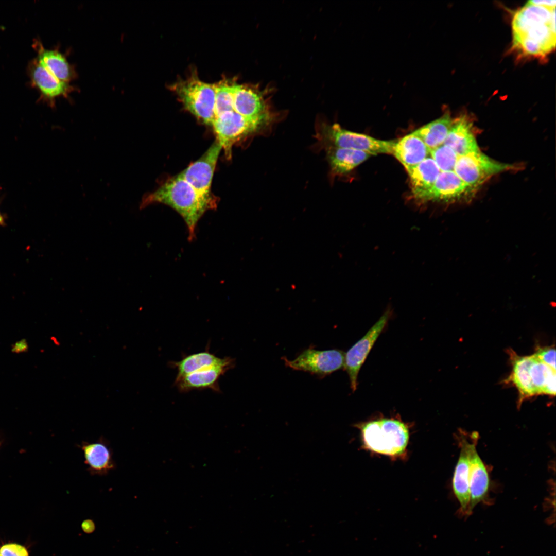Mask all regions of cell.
Wrapping results in <instances>:
<instances>
[{"instance_id": "obj_1", "label": "cell", "mask_w": 556, "mask_h": 556, "mask_svg": "<svg viewBox=\"0 0 556 556\" xmlns=\"http://www.w3.org/2000/svg\"><path fill=\"white\" fill-rule=\"evenodd\" d=\"M512 47L521 56L544 58L554 49L555 8L526 4L512 21Z\"/></svg>"}, {"instance_id": "obj_2", "label": "cell", "mask_w": 556, "mask_h": 556, "mask_svg": "<svg viewBox=\"0 0 556 556\" xmlns=\"http://www.w3.org/2000/svg\"><path fill=\"white\" fill-rule=\"evenodd\" d=\"M154 203L167 205L180 214L186 224L189 241L195 238L197 224L204 213L217 206L205 200L179 175L144 195L139 208L142 210Z\"/></svg>"}, {"instance_id": "obj_3", "label": "cell", "mask_w": 556, "mask_h": 556, "mask_svg": "<svg viewBox=\"0 0 556 556\" xmlns=\"http://www.w3.org/2000/svg\"><path fill=\"white\" fill-rule=\"evenodd\" d=\"M364 447L391 457L403 456L409 440L408 426L401 421L382 419L358 425Z\"/></svg>"}, {"instance_id": "obj_4", "label": "cell", "mask_w": 556, "mask_h": 556, "mask_svg": "<svg viewBox=\"0 0 556 556\" xmlns=\"http://www.w3.org/2000/svg\"><path fill=\"white\" fill-rule=\"evenodd\" d=\"M317 138L327 147L352 149L372 155L393 153L395 141H382L369 135L343 129L339 124H324L317 132Z\"/></svg>"}, {"instance_id": "obj_5", "label": "cell", "mask_w": 556, "mask_h": 556, "mask_svg": "<svg viewBox=\"0 0 556 556\" xmlns=\"http://www.w3.org/2000/svg\"><path fill=\"white\" fill-rule=\"evenodd\" d=\"M514 167L495 161L482 152L459 156L454 171L465 183L475 189L493 176Z\"/></svg>"}, {"instance_id": "obj_6", "label": "cell", "mask_w": 556, "mask_h": 556, "mask_svg": "<svg viewBox=\"0 0 556 556\" xmlns=\"http://www.w3.org/2000/svg\"><path fill=\"white\" fill-rule=\"evenodd\" d=\"M344 357L343 352L339 350L320 351L311 346L293 360H288L286 357L282 359L286 366L293 370L324 377L344 367Z\"/></svg>"}, {"instance_id": "obj_7", "label": "cell", "mask_w": 556, "mask_h": 556, "mask_svg": "<svg viewBox=\"0 0 556 556\" xmlns=\"http://www.w3.org/2000/svg\"><path fill=\"white\" fill-rule=\"evenodd\" d=\"M221 149L220 143L216 141L201 158L179 175L205 200L215 204H217V201L211 194L210 188Z\"/></svg>"}, {"instance_id": "obj_8", "label": "cell", "mask_w": 556, "mask_h": 556, "mask_svg": "<svg viewBox=\"0 0 556 556\" xmlns=\"http://www.w3.org/2000/svg\"><path fill=\"white\" fill-rule=\"evenodd\" d=\"M391 309L388 308L366 335L346 352L344 368L349 377L353 391L357 387L358 375L371 350L378 337L385 328L391 316Z\"/></svg>"}, {"instance_id": "obj_9", "label": "cell", "mask_w": 556, "mask_h": 556, "mask_svg": "<svg viewBox=\"0 0 556 556\" xmlns=\"http://www.w3.org/2000/svg\"><path fill=\"white\" fill-rule=\"evenodd\" d=\"M267 124L248 119L234 111L215 118L212 126L227 158H230L232 146L236 141Z\"/></svg>"}, {"instance_id": "obj_10", "label": "cell", "mask_w": 556, "mask_h": 556, "mask_svg": "<svg viewBox=\"0 0 556 556\" xmlns=\"http://www.w3.org/2000/svg\"><path fill=\"white\" fill-rule=\"evenodd\" d=\"M460 452L453 478L454 493L460 505V512L468 515L470 503L469 475L471 449L473 442L478 439V433L473 432L469 436L462 430L458 436Z\"/></svg>"}, {"instance_id": "obj_11", "label": "cell", "mask_w": 556, "mask_h": 556, "mask_svg": "<svg viewBox=\"0 0 556 556\" xmlns=\"http://www.w3.org/2000/svg\"><path fill=\"white\" fill-rule=\"evenodd\" d=\"M235 365V359L225 357L222 363L187 375L175 380L174 384L181 392L205 389L220 392L219 378Z\"/></svg>"}, {"instance_id": "obj_12", "label": "cell", "mask_w": 556, "mask_h": 556, "mask_svg": "<svg viewBox=\"0 0 556 556\" xmlns=\"http://www.w3.org/2000/svg\"><path fill=\"white\" fill-rule=\"evenodd\" d=\"M475 189L454 171H441L422 202H453L470 196Z\"/></svg>"}, {"instance_id": "obj_13", "label": "cell", "mask_w": 556, "mask_h": 556, "mask_svg": "<svg viewBox=\"0 0 556 556\" xmlns=\"http://www.w3.org/2000/svg\"><path fill=\"white\" fill-rule=\"evenodd\" d=\"M79 447L82 452L86 469L91 475L102 476L115 469L116 464L113 459L112 449L103 437L94 441H82Z\"/></svg>"}, {"instance_id": "obj_14", "label": "cell", "mask_w": 556, "mask_h": 556, "mask_svg": "<svg viewBox=\"0 0 556 556\" xmlns=\"http://www.w3.org/2000/svg\"><path fill=\"white\" fill-rule=\"evenodd\" d=\"M478 440L473 442L470 452L468 515L478 503L486 500L490 485L488 469L476 450Z\"/></svg>"}, {"instance_id": "obj_15", "label": "cell", "mask_w": 556, "mask_h": 556, "mask_svg": "<svg viewBox=\"0 0 556 556\" xmlns=\"http://www.w3.org/2000/svg\"><path fill=\"white\" fill-rule=\"evenodd\" d=\"M451 148L458 156L480 151L468 115H461L454 119L453 125L443 144Z\"/></svg>"}, {"instance_id": "obj_16", "label": "cell", "mask_w": 556, "mask_h": 556, "mask_svg": "<svg viewBox=\"0 0 556 556\" xmlns=\"http://www.w3.org/2000/svg\"><path fill=\"white\" fill-rule=\"evenodd\" d=\"M33 82L42 95L54 106V99L59 96L68 97L74 88L68 82L62 81L47 70L38 60L33 62L31 70Z\"/></svg>"}, {"instance_id": "obj_17", "label": "cell", "mask_w": 556, "mask_h": 556, "mask_svg": "<svg viewBox=\"0 0 556 556\" xmlns=\"http://www.w3.org/2000/svg\"><path fill=\"white\" fill-rule=\"evenodd\" d=\"M430 150L413 132L396 141L393 154L407 170L430 155Z\"/></svg>"}, {"instance_id": "obj_18", "label": "cell", "mask_w": 556, "mask_h": 556, "mask_svg": "<svg viewBox=\"0 0 556 556\" xmlns=\"http://www.w3.org/2000/svg\"><path fill=\"white\" fill-rule=\"evenodd\" d=\"M414 197L422 202L440 173L431 157H428L415 166L407 170Z\"/></svg>"}, {"instance_id": "obj_19", "label": "cell", "mask_w": 556, "mask_h": 556, "mask_svg": "<svg viewBox=\"0 0 556 556\" xmlns=\"http://www.w3.org/2000/svg\"><path fill=\"white\" fill-rule=\"evenodd\" d=\"M325 148L333 175H342L350 172L372 155L367 152L352 149L336 147Z\"/></svg>"}, {"instance_id": "obj_20", "label": "cell", "mask_w": 556, "mask_h": 556, "mask_svg": "<svg viewBox=\"0 0 556 556\" xmlns=\"http://www.w3.org/2000/svg\"><path fill=\"white\" fill-rule=\"evenodd\" d=\"M512 352L510 351V355L512 372L508 380L512 382L517 388L519 399L522 402L523 399L536 395L530 374L532 356H519Z\"/></svg>"}, {"instance_id": "obj_21", "label": "cell", "mask_w": 556, "mask_h": 556, "mask_svg": "<svg viewBox=\"0 0 556 556\" xmlns=\"http://www.w3.org/2000/svg\"><path fill=\"white\" fill-rule=\"evenodd\" d=\"M225 358H219L210 353L207 347L205 351L186 355L180 361H170L169 365L177 371L176 380L192 373L219 364Z\"/></svg>"}, {"instance_id": "obj_22", "label": "cell", "mask_w": 556, "mask_h": 556, "mask_svg": "<svg viewBox=\"0 0 556 556\" xmlns=\"http://www.w3.org/2000/svg\"><path fill=\"white\" fill-rule=\"evenodd\" d=\"M454 119L449 112L413 132L431 150L442 145L453 125Z\"/></svg>"}, {"instance_id": "obj_23", "label": "cell", "mask_w": 556, "mask_h": 556, "mask_svg": "<svg viewBox=\"0 0 556 556\" xmlns=\"http://www.w3.org/2000/svg\"><path fill=\"white\" fill-rule=\"evenodd\" d=\"M38 52V61L58 79L69 83L74 78L73 67L58 50L46 49L40 45Z\"/></svg>"}, {"instance_id": "obj_24", "label": "cell", "mask_w": 556, "mask_h": 556, "mask_svg": "<svg viewBox=\"0 0 556 556\" xmlns=\"http://www.w3.org/2000/svg\"><path fill=\"white\" fill-rule=\"evenodd\" d=\"M530 367L531 381L536 395H555V371L538 360L533 355Z\"/></svg>"}, {"instance_id": "obj_25", "label": "cell", "mask_w": 556, "mask_h": 556, "mask_svg": "<svg viewBox=\"0 0 556 556\" xmlns=\"http://www.w3.org/2000/svg\"><path fill=\"white\" fill-rule=\"evenodd\" d=\"M430 155L442 171H454L459 157L451 148L444 144L431 150Z\"/></svg>"}, {"instance_id": "obj_26", "label": "cell", "mask_w": 556, "mask_h": 556, "mask_svg": "<svg viewBox=\"0 0 556 556\" xmlns=\"http://www.w3.org/2000/svg\"><path fill=\"white\" fill-rule=\"evenodd\" d=\"M533 355L555 371V349L552 346L539 348Z\"/></svg>"}, {"instance_id": "obj_27", "label": "cell", "mask_w": 556, "mask_h": 556, "mask_svg": "<svg viewBox=\"0 0 556 556\" xmlns=\"http://www.w3.org/2000/svg\"><path fill=\"white\" fill-rule=\"evenodd\" d=\"M0 556H29L27 549L15 543H9L0 547Z\"/></svg>"}, {"instance_id": "obj_28", "label": "cell", "mask_w": 556, "mask_h": 556, "mask_svg": "<svg viewBox=\"0 0 556 556\" xmlns=\"http://www.w3.org/2000/svg\"><path fill=\"white\" fill-rule=\"evenodd\" d=\"M527 3L550 9L555 8L556 5L555 0H533L529 1Z\"/></svg>"}, {"instance_id": "obj_29", "label": "cell", "mask_w": 556, "mask_h": 556, "mask_svg": "<svg viewBox=\"0 0 556 556\" xmlns=\"http://www.w3.org/2000/svg\"><path fill=\"white\" fill-rule=\"evenodd\" d=\"M83 529L86 532H91L94 529L93 523L90 520H85L82 525Z\"/></svg>"}, {"instance_id": "obj_30", "label": "cell", "mask_w": 556, "mask_h": 556, "mask_svg": "<svg viewBox=\"0 0 556 556\" xmlns=\"http://www.w3.org/2000/svg\"><path fill=\"white\" fill-rule=\"evenodd\" d=\"M5 223L4 217L0 212V225H3Z\"/></svg>"}]
</instances>
